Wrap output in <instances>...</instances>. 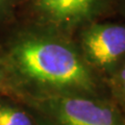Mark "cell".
<instances>
[{"label":"cell","mask_w":125,"mask_h":125,"mask_svg":"<svg viewBox=\"0 0 125 125\" xmlns=\"http://www.w3.org/2000/svg\"><path fill=\"white\" fill-rule=\"evenodd\" d=\"M23 0H0V21H6L14 15L16 7Z\"/></svg>","instance_id":"cell-7"},{"label":"cell","mask_w":125,"mask_h":125,"mask_svg":"<svg viewBox=\"0 0 125 125\" xmlns=\"http://www.w3.org/2000/svg\"><path fill=\"white\" fill-rule=\"evenodd\" d=\"M73 40L84 62L105 83L125 61V21L93 22L78 30Z\"/></svg>","instance_id":"cell-4"},{"label":"cell","mask_w":125,"mask_h":125,"mask_svg":"<svg viewBox=\"0 0 125 125\" xmlns=\"http://www.w3.org/2000/svg\"><path fill=\"white\" fill-rule=\"evenodd\" d=\"M29 24L73 38L80 28L116 15V0H25Z\"/></svg>","instance_id":"cell-3"},{"label":"cell","mask_w":125,"mask_h":125,"mask_svg":"<svg viewBox=\"0 0 125 125\" xmlns=\"http://www.w3.org/2000/svg\"><path fill=\"white\" fill-rule=\"evenodd\" d=\"M11 95L21 100L61 96L108 98L105 81L84 62L73 38L29 24L0 49Z\"/></svg>","instance_id":"cell-1"},{"label":"cell","mask_w":125,"mask_h":125,"mask_svg":"<svg viewBox=\"0 0 125 125\" xmlns=\"http://www.w3.org/2000/svg\"><path fill=\"white\" fill-rule=\"evenodd\" d=\"M116 15L125 21V0H116Z\"/></svg>","instance_id":"cell-9"},{"label":"cell","mask_w":125,"mask_h":125,"mask_svg":"<svg viewBox=\"0 0 125 125\" xmlns=\"http://www.w3.org/2000/svg\"><path fill=\"white\" fill-rule=\"evenodd\" d=\"M0 94H10L11 95L9 84H7V81H6L4 71H3V68L1 65V62H0Z\"/></svg>","instance_id":"cell-8"},{"label":"cell","mask_w":125,"mask_h":125,"mask_svg":"<svg viewBox=\"0 0 125 125\" xmlns=\"http://www.w3.org/2000/svg\"><path fill=\"white\" fill-rule=\"evenodd\" d=\"M39 125H125V115L108 98L61 96L23 100Z\"/></svg>","instance_id":"cell-2"},{"label":"cell","mask_w":125,"mask_h":125,"mask_svg":"<svg viewBox=\"0 0 125 125\" xmlns=\"http://www.w3.org/2000/svg\"><path fill=\"white\" fill-rule=\"evenodd\" d=\"M109 97L125 115V61L106 80Z\"/></svg>","instance_id":"cell-6"},{"label":"cell","mask_w":125,"mask_h":125,"mask_svg":"<svg viewBox=\"0 0 125 125\" xmlns=\"http://www.w3.org/2000/svg\"><path fill=\"white\" fill-rule=\"evenodd\" d=\"M0 125H39L24 101L10 94H0Z\"/></svg>","instance_id":"cell-5"}]
</instances>
